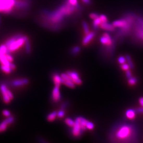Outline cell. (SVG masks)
Segmentation results:
<instances>
[{
  "mask_svg": "<svg viewBox=\"0 0 143 143\" xmlns=\"http://www.w3.org/2000/svg\"><path fill=\"white\" fill-rule=\"evenodd\" d=\"M29 83V80L27 78H20L13 80L11 82V85L15 87H18L27 84Z\"/></svg>",
  "mask_w": 143,
  "mask_h": 143,
  "instance_id": "11",
  "label": "cell"
},
{
  "mask_svg": "<svg viewBox=\"0 0 143 143\" xmlns=\"http://www.w3.org/2000/svg\"><path fill=\"white\" fill-rule=\"evenodd\" d=\"M139 103L140 104V105L142 106V107H143V98L142 97H141V98H140V99H139Z\"/></svg>",
  "mask_w": 143,
  "mask_h": 143,
  "instance_id": "40",
  "label": "cell"
},
{
  "mask_svg": "<svg viewBox=\"0 0 143 143\" xmlns=\"http://www.w3.org/2000/svg\"><path fill=\"white\" fill-rule=\"evenodd\" d=\"M94 124L91 122V121H88L87 124H86V128L87 129H89V130H92L94 128Z\"/></svg>",
  "mask_w": 143,
  "mask_h": 143,
  "instance_id": "29",
  "label": "cell"
},
{
  "mask_svg": "<svg viewBox=\"0 0 143 143\" xmlns=\"http://www.w3.org/2000/svg\"><path fill=\"white\" fill-rule=\"evenodd\" d=\"M126 23H127V21L124 18L116 20L113 22V24L114 25V26H115V27L119 28L125 26Z\"/></svg>",
  "mask_w": 143,
  "mask_h": 143,
  "instance_id": "15",
  "label": "cell"
},
{
  "mask_svg": "<svg viewBox=\"0 0 143 143\" xmlns=\"http://www.w3.org/2000/svg\"><path fill=\"white\" fill-rule=\"evenodd\" d=\"M25 49H26V51L28 54L30 53L31 52V46H30V43L29 42V39H28L25 42Z\"/></svg>",
  "mask_w": 143,
  "mask_h": 143,
  "instance_id": "22",
  "label": "cell"
},
{
  "mask_svg": "<svg viewBox=\"0 0 143 143\" xmlns=\"http://www.w3.org/2000/svg\"><path fill=\"white\" fill-rule=\"evenodd\" d=\"M0 91L2 95L4 102L7 104L9 103L13 98L12 93L7 88L5 84H2L0 86Z\"/></svg>",
  "mask_w": 143,
  "mask_h": 143,
  "instance_id": "5",
  "label": "cell"
},
{
  "mask_svg": "<svg viewBox=\"0 0 143 143\" xmlns=\"http://www.w3.org/2000/svg\"><path fill=\"white\" fill-rule=\"evenodd\" d=\"M72 134L75 137H78L80 136L83 132L81 129L80 123H79L78 117H77L75 120V123L72 127Z\"/></svg>",
  "mask_w": 143,
  "mask_h": 143,
  "instance_id": "7",
  "label": "cell"
},
{
  "mask_svg": "<svg viewBox=\"0 0 143 143\" xmlns=\"http://www.w3.org/2000/svg\"><path fill=\"white\" fill-rule=\"evenodd\" d=\"M126 76L128 78H129L130 77H132V73H131V71L130 70H127L126 71Z\"/></svg>",
  "mask_w": 143,
  "mask_h": 143,
  "instance_id": "36",
  "label": "cell"
},
{
  "mask_svg": "<svg viewBox=\"0 0 143 143\" xmlns=\"http://www.w3.org/2000/svg\"><path fill=\"white\" fill-rule=\"evenodd\" d=\"M136 113V110L134 109H128L126 111V116L130 119H134L135 117Z\"/></svg>",
  "mask_w": 143,
  "mask_h": 143,
  "instance_id": "17",
  "label": "cell"
},
{
  "mask_svg": "<svg viewBox=\"0 0 143 143\" xmlns=\"http://www.w3.org/2000/svg\"><path fill=\"white\" fill-rule=\"evenodd\" d=\"M95 35V32L90 31L88 34H86V36L83 39V40H82L83 45L84 46L87 45L90 42V41L94 38Z\"/></svg>",
  "mask_w": 143,
  "mask_h": 143,
  "instance_id": "13",
  "label": "cell"
},
{
  "mask_svg": "<svg viewBox=\"0 0 143 143\" xmlns=\"http://www.w3.org/2000/svg\"><path fill=\"white\" fill-rule=\"evenodd\" d=\"M135 110H136V112L137 113H143V107L140 108H138Z\"/></svg>",
  "mask_w": 143,
  "mask_h": 143,
  "instance_id": "37",
  "label": "cell"
},
{
  "mask_svg": "<svg viewBox=\"0 0 143 143\" xmlns=\"http://www.w3.org/2000/svg\"><path fill=\"white\" fill-rule=\"evenodd\" d=\"M53 82H54L55 86L59 87L60 85H61V84H62L61 77L60 76H59L57 74H55L53 76Z\"/></svg>",
  "mask_w": 143,
  "mask_h": 143,
  "instance_id": "16",
  "label": "cell"
},
{
  "mask_svg": "<svg viewBox=\"0 0 143 143\" xmlns=\"http://www.w3.org/2000/svg\"><path fill=\"white\" fill-rule=\"evenodd\" d=\"M65 122L69 126L72 127L75 123V121L73 120L72 119L70 118H67L65 119Z\"/></svg>",
  "mask_w": 143,
  "mask_h": 143,
  "instance_id": "24",
  "label": "cell"
},
{
  "mask_svg": "<svg viewBox=\"0 0 143 143\" xmlns=\"http://www.w3.org/2000/svg\"><path fill=\"white\" fill-rule=\"evenodd\" d=\"M128 83L131 85H135L136 82H137V79L135 77H130L129 78H128Z\"/></svg>",
  "mask_w": 143,
  "mask_h": 143,
  "instance_id": "26",
  "label": "cell"
},
{
  "mask_svg": "<svg viewBox=\"0 0 143 143\" xmlns=\"http://www.w3.org/2000/svg\"><path fill=\"white\" fill-rule=\"evenodd\" d=\"M121 69L124 70V71H127V70H128L129 69V65L128 64H122V65H121Z\"/></svg>",
  "mask_w": 143,
  "mask_h": 143,
  "instance_id": "32",
  "label": "cell"
},
{
  "mask_svg": "<svg viewBox=\"0 0 143 143\" xmlns=\"http://www.w3.org/2000/svg\"><path fill=\"white\" fill-rule=\"evenodd\" d=\"M2 113H3V115L5 116V117H9L10 116V111H8V110H4L3 111H2Z\"/></svg>",
  "mask_w": 143,
  "mask_h": 143,
  "instance_id": "35",
  "label": "cell"
},
{
  "mask_svg": "<svg viewBox=\"0 0 143 143\" xmlns=\"http://www.w3.org/2000/svg\"><path fill=\"white\" fill-rule=\"evenodd\" d=\"M102 21L99 17L95 19L93 21V27L94 29H98V27L100 26Z\"/></svg>",
  "mask_w": 143,
  "mask_h": 143,
  "instance_id": "20",
  "label": "cell"
},
{
  "mask_svg": "<svg viewBox=\"0 0 143 143\" xmlns=\"http://www.w3.org/2000/svg\"><path fill=\"white\" fill-rule=\"evenodd\" d=\"M13 117H8L2 122L0 123V133L4 132L8 128V125H10L14 121Z\"/></svg>",
  "mask_w": 143,
  "mask_h": 143,
  "instance_id": "10",
  "label": "cell"
},
{
  "mask_svg": "<svg viewBox=\"0 0 143 143\" xmlns=\"http://www.w3.org/2000/svg\"><path fill=\"white\" fill-rule=\"evenodd\" d=\"M57 116V112H56V111H53V112L51 113L47 116V119L48 121L52 122V121H53L56 119V117Z\"/></svg>",
  "mask_w": 143,
  "mask_h": 143,
  "instance_id": "19",
  "label": "cell"
},
{
  "mask_svg": "<svg viewBox=\"0 0 143 143\" xmlns=\"http://www.w3.org/2000/svg\"><path fill=\"white\" fill-rule=\"evenodd\" d=\"M28 39V38L26 36L22 35H17L9 38L5 43L8 52L10 53L18 50L25 44L26 41Z\"/></svg>",
  "mask_w": 143,
  "mask_h": 143,
  "instance_id": "3",
  "label": "cell"
},
{
  "mask_svg": "<svg viewBox=\"0 0 143 143\" xmlns=\"http://www.w3.org/2000/svg\"><path fill=\"white\" fill-rule=\"evenodd\" d=\"M65 111H64V109H61L57 112V116L60 118H63L64 116H65Z\"/></svg>",
  "mask_w": 143,
  "mask_h": 143,
  "instance_id": "27",
  "label": "cell"
},
{
  "mask_svg": "<svg viewBox=\"0 0 143 143\" xmlns=\"http://www.w3.org/2000/svg\"><path fill=\"white\" fill-rule=\"evenodd\" d=\"M82 1L86 4H90L91 3V0H82Z\"/></svg>",
  "mask_w": 143,
  "mask_h": 143,
  "instance_id": "39",
  "label": "cell"
},
{
  "mask_svg": "<svg viewBox=\"0 0 143 143\" xmlns=\"http://www.w3.org/2000/svg\"><path fill=\"white\" fill-rule=\"evenodd\" d=\"M137 19L142 24V26H143V18L142 17H137Z\"/></svg>",
  "mask_w": 143,
  "mask_h": 143,
  "instance_id": "38",
  "label": "cell"
},
{
  "mask_svg": "<svg viewBox=\"0 0 143 143\" xmlns=\"http://www.w3.org/2000/svg\"><path fill=\"white\" fill-rule=\"evenodd\" d=\"M126 58L127 62L128 63V65H129V67L132 69H134V64L132 60V59H131V57H130V56L127 55H126Z\"/></svg>",
  "mask_w": 143,
  "mask_h": 143,
  "instance_id": "25",
  "label": "cell"
},
{
  "mask_svg": "<svg viewBox=\"0 0 143 143\" xmlns=\"http://www.w3.org/2000/svg\"><path fill=\"white\" fill-rule=\"evenodd\" d=\"M67 1L69 2V3H70L71 4L73 5H78V1L77 0H67Z\"/></svg>",
  "mask_w": 143,
  "mask_h": 143,
  "instance_id": "33",
  "label": "cell"
},
{
  "mask_svg": "<svg viewBox=\"0 0 143 143\" xmlns=\"http://www.w3.org/2000/svg\"><path fill=\"white\" fill-rule=\"evenodd\" d=\"M61 83L62 84H64L66 86H68L70 88L74 89L75 87V84L73 82V81L72 79H68V80H65V79H63L61 78Z\"/></svg>",
  "mask_w": 143,
  "mask_h": 143,
  "instance_id": "18",
  "label": "cell"
},
{
  "mask_svg": "<svg viewBox=\"0 0 143 143\" xmlns=\"http://www.w3.org/2000/svg\"><path fill=\"white\" fill-rule=\"evenodd\" d=\"M118 61L121 64H124L125 63L126 59L123 56H120L118 58Z\"/></svg>",
  "mask_w": 143,
  "mask_h": 143,
  "instance_id": "34",
  "label": "cell"
},
{
  "mask_svg": "<svg viewBox=\"0 0 143 143\" xmlns=\"http://www.w3.org/2000/svg\"><path fill=\"white\" fill-rule=\"evenodd\" d=\"M80 6L73 5L67 1L54 11L46 13L47 19L51 23L57 24L63 21L67 16H70L77 10H79Z\"/></svg>",
  "mask_w": 143,
  "mask_h": 143,
  "instance_id": "2",
  "label": "cell"
},
{
  "mask_svg": "<svg viewBox=\"0 0 143 143\" xmlns=\"http://www.w3.org/2000/svg\"><path fill=\"white\" fill-rule=\"evenodd\" d=\"M79 51H80V48L78 46H75L72 48V53L73 54H76L78 53Z\"/></svg>",
  "mask_w": 143,
  "mask_h": 143,
  "instance_id": "28",
  "label": "cell"
},
{
  "mask_svg": "<svg viewBox=\"0 0 143 143\" xmlns=\"http://www.w3.org/2000/svg\"><path fill=\"white\" fill-rule=\"evenodd\" d=\"M89 17L91 19L94 20L95 19H96V18L99 17V15L98 13H91L90 14Z\"/></svg>",
  "mask_w": 143,
  "mask_h": 143,
  "instance_id": "30",
  "label": "cell"
},
{
  "mask_svg": "<svg viewBox=\"0 0 143 143\" xmlns=\"http://www.w3.org/2000/svg\"><path fill=\"white\" fill-rule=\"evenodd\" d=\"M22 0H0V12L9 14L14 9H18L19 3Z\"/></svg>",
  "mask_w": 143,
  "mask_h": 143,
  "instance_id": "4",
  "label": "cell"
},
{
  "mask_svg": "<svg viewBox=\"0 0 143 143\" xmlns=\"http://www.w3.org/2000/svg\"><path fill=\"white\" fill-rule=\"evenodd\" d=\"M137 130L134 125L123 123L114 127L109 138L113 142H136Z\"/></svg>",
  "mask_w": 143,
  "mask_h": 143,
  "instance_id": "1",
  "label": "cell"
},
{
  "mask_svg": "<svg viewBox=\"0 0 143 143\" xmlns=\"http://www.w3.org/2000/svg\"><path fill=\"white\" fill-rule=\"evenodd\" d=\"M82 26H83V28L84 29V32L85 34L86 35V34H88L90 32V30H89V26H88L87 22L85 21H82Z\"/></svg>",
  "mask_w": 143,
  "mask_h": 143,
  "instance_id": "23",
  "label": "cell"
},
{
  "mask_svg": "<svg viewBox=\"0 0 143 143\" xmlns=\"http://www.w3.org/2000/svg\"><path fill=\"white\" fill-rule=\"evenodd\" d=\"M1 70L4 72V73L7 74H9L11 72L12 70L11 69V67L9 65H1Z\"/></svg>",
  "mask_w": 143,
  "mask_h": 143,
  "instance_id": "21",
  "label": "cell"
},
{
  "mask_svg": "<svg viewBox=\"0 0 143 143\" xmlns=\"http://www.w3.org/2000/svg\"><path fill=\"white\" fill-rule=\"evenodd\" d=\"M8 53L7 48L5 44L0 46V63L1 64V65H9L10 66L11 63L9 61L6 56Z\"/></svg>",
  "mask_w": 143,
  "mask_h": 143,
  "instance_id": "6",
  "label": "cell"
},
{
  "mask_svg": "<svg viewBox=\"0 0 143 143\" xmlns=\"http://www.w3.org/2000/svg\"><path fill=\"white\" fill-rule=\"evenodd\" d=\"M101 29L109 31H115L116 29H115V27L114 26V25L113 24H110L108 22H101V23L100 24V26H99Z\"/></svg>",
  "mask_w": 143,
  "mask_h": 143,
  "instance_id": "14",
  "label": "cell"
},
{
  "mask_svg": "<svg viewBox=\"0 0 143 143\" xmlns=\"http://www.w3.org/2000/svg\"><path fill=\"white\" fill-rule=\"evenodd\" d=\"M99 18H100L102 22H108V19H107V17H106V15H105L104 14L99 15Z\"/></svg>",
  "mask_w": 143,
  "mask_h": 143,
  "instance_id": "31",
  "label": "cell"
},
{
  "mask_svg": "<svg viewBox=\"0 0 143 143\" xmlns=\"http://www.w3.org/2000/svg\"><path fill=\"white\" fill-rule=\"evenodd\" d=\"M66 74L71 77L73 82L77 85H81L82 83V81L79 76L78 74L75 71H67Z\"/></svg>",
  "mask_w": 143,
  "mask_h": 143,
  "instance_id": "9",
  "label": "cell"
},
{
  "mask_svg": "<svg viewBox=\"0 0 143 143\" xmlns=\"http://www.w3.org/2000/svg\"><path fill=\"white\" fill-rule=\"evenodd\" d=\"M52 99L54 102H58L61 99L59 87L55 86L52 91Z\"/></svg>",
  "mask_w": 143,
  "mask_h": 143,
  "instance_id": "12",
  "label": "cell"
},
{
  "mask_svg": "<svg viewBox=\"0 0 143 143\" xmlns=\"http://www.w3.org/2000/svg\"><path fill=\"white\" fill-rule=\"evenodd\" d=\"M100 42L102 45L109 47L114 45V39L111 38L110 35L107 33H104L100 38Z\"/></svg>",
  "mask_w": 143,
  "mask_h": 143,
  "instance_id": "8",
  "label": "cell"
}]
</instances>
